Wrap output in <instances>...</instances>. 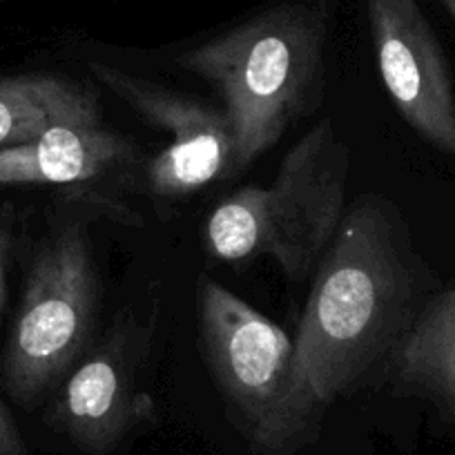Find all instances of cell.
Masks as SVG:
<instances>
[{
    "label": "cell",
    "instance_id": "obj_1",
    "mask_svg": "<svg viewBox=\"0 0 455 455\" xmlns=\"http://www.w3.org/2000/svg\"><path fill=\"white\" fill-rule=\"evenodd\" d=\"M418 268L395 205L379 195H362L315 270L297 326L277 455L304 446L337 400L387 366L419 310Z\"/></svg>",
    "mask_w": 455,
    "mask_h": 455
},
{
    "label": "cell",
    "instance_id": "obj_2",
    "mask_svg": "<svg viewBox=\"0 0 455 455\" xmlns=\"http://www.w3.org/2000/svg\"><path fill=\"white\" fill-rule=\"evenodd\" d=\"M328 28V0H279L179 56L221 96L237 174L319 105Z\"/></svg>",
    "mask_w": 455,
    "mask_h": 455
},
{
    "label": "cell",
    "instance_id": "obj_3",
    "mask_svg": "<svg viewBox=\"0 0 455 455\" xmlns=\"http://www.w3.org/2000/svg\"><path fill=\"white\" fill-rule=\"evenodd\" d=\"M351 150L322 119L286 152L268 186H246L219 201L204 228L219 261L273 257L291 282H306L331 248L347 214Z\"/></svg>",
    "mask_w": 455,
    "mask_h": 455
},
{
    "label": "cell",
    "instance_id": "obj_4",
    "mask_svg": "<svg viewBox=\"0 0 455 455\" xmlns=\"http://www.w3.org/2000/svg\"><path fill=\"white\" fill-rule=\"evenodd\" d=\"M100 282L90 228L54 223L32 257L23 299L0 360V382L23 409L54 395L96 341Z\"/></svg>",
    "mask_w": 455,
    "mask_h": 455
},
{
    "label": "cell",
    "instance_id": "obj_5",
    "mask_svg": "<svg viewBox=\"0 0 455 455\" xmlns=\"http://www.w3.org/2000/svg\"><path fill=\"white\" fill-rule=\"evenodd\" d=\"M199 322L210 373L239 428L259 453L277 455L295 339L214 279L199 286Z\"/></svg>",
    "mask_w": 455,
    "mask_h": 455
},
{
    "label": "cell",
    "instance_id": "obj_6",
    "mask_svg": "<svg viewBox=\"0 0 455 455\" xmlns=\"http://www.w3.org/2000/svg\"><path fill=\"white\" fill-rule=\"evenodd\" d=\"M90 72L170 141L143 164L148 192L181 199L235 172V132L223 108L170 90L146 76L92 60Z\"/></svg>",
    "mask_w": 455,
    "mask_h": 455
},
{
    "label": "cell",
    "instance_id": "obj_7",
    "mask_svg": "<svg viewBox=\"0 0 455 455\" xmlns=\"http://www.w3.org/2000/svg\"><path fill=\"white\" fill-rule=\"evenodd\" d=\"M150 331L130 313L116 315L52 395L47 422L78 451L105 455L155 413L141 388Z\"/></svg>",
    "mask_w": 455,
    "mask_h": 455
},
{
    "label": "cell",
    "instance_id": "obj_8",
    "mask_svg": "<svg viewBox=\"0 0 455 455\" xmlns=\"http://www.w3.org/2000/svg\"><path fill=\"white\" fill-rule=\"evenodd\" d=\"M379 76L402 119L455 156V90L435 32L415 0H364Z\"/></svg>",
    "mask_w": 455,
    "mask_h": 455
},
{
    "label": "cell",
    "instance_id": "obj_9",
    "mask_svg": "<svg viewBox=\"0 0 455 455\" xmlns=\"http://www.w3.org/2000/svg\"><path fill=\"white\" fill-rule=\"evenodd\" d=\"M141 164V148L105 124L59 125L0 148V186H90Z\"/></svg>",
    "mask_w": 455,
    "mask_h": 455
},
{
    "label": "cell",
    "instance_id": "obj_10",
    "mask_svg": "<svg viewBox=\"0 0 455 455\" xmlns=\"http://www.w3.org/2000/svg\"><path fill=\"white\" fill-rule=\"evenodd\" d=\"M384 371L400 391L435 402L455 419V279L415 313Z\"/></svg>",
    "mask_w": 455,
    "mask_h": 455
},
{
    "label": "cell",
    "instance_id": "obj_11",
    "mask_svg": "<svg viewBox=\"0 0 455 455\" xmlns=\"http://www.w3.org/2000/svg\"><path fill=\"white\" fill-rule=\"evenodd\" d=\"M103 124L92 87L50 72L0 76V148L20 146L59 125Z\"/></svg>",
    "mask_w": 455,
    "mask_h": 455
},
{
    "label": "cell",
    "instance_id": "obj_12",
    "mask_svg": "<svg viewBox=\"0 0 455 455\" xmlns=\"http://www.w3.org/2000/svg\"><path fill=\"white\" fill-rule=\"evenodd\" d=\"M16 235V212L12 205L0 208V310L5 301V282H7V266H10L12 248H14Z\"/></svg>",
    "mask_w": 455,
    "mask_h": 455
},
{
    "label": "cell",
    "instance_id": "obj_13",
    "mask_svg": "<svg viewBox=\"0 0 455 455\" xmlns=\"http://www.w3.org/2000/svg\"><path fill=\"white\" fill-rule=\"evenodd\" d=\"M0 455H29L14 415L0 400Z\"/></svg>",
    "mask_w": 455,
    "mask_h": 455
},
{
    "label": "cell",
    "instance_id": "obj_14",
    "mask_svg": "<svg viewBox=\"0 0 455 455\" xmlns=\"http://www.w3.org/2000/svg\"><path fill=\"white\" fill-rule=\"evenodd\" d=\"M442 5L446 7V12H449V14L453 16V20H455V0H442Z\"/></svg>",
    "mask_w": 455,
    "mask_h": 455
},
{
    "label": "cell",
    "instance_id": "obj_15",
    "mask_svg": "<svg viewBox=\"0 0 455 455\" xmlns=\"http://www.w3.org/2000/svg\"><path fill=\"white\" fill-rule=\"evenodd\" d=\"M0 3H5V0H0Z\"/></svg>",
    "mask_w": 455,
    "mask_h": 455
}]
</instances>
